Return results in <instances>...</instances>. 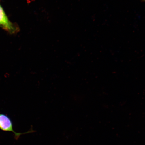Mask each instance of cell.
Wrapping results in <instances>:
<instances>
[{"label":"cell","mask_w":145,"mask_h":145,"mask_svg":"<svg viewBox=\"0 0 145 145\" xmlns=\"http://www.w3.org/2000/svg\"><path fill=\"white\" fill-rule=\"evenodd\" d=\"M13 127V122L10 118L5 114L0 113V129L3 131L12 132L14 134L16 140H18L20 136L23 134L30 133L31 132L17 133L14 131Z\"/></svg>","instance_id":"6da1fadb"},{"label":"cell","mask_w":145,"mask_h":145,"mask_svg":"<svg viewBox=\"0 0 145 145\" xmlns=\"http://www.w3.org/2000/svg\"><path fill=\"white\" fill-rule=\"evenodd\" d=\"M0 27L10 32H15L17 30V28L9 21L4 10L0 5Z\"/></svg>","instance_id":"7a4b0ae2"},{"label":"cell","mask_w":145,"mask_h":145,"mask_svg":"<svg viewBox=\"0 0 145 145\" xmlns=\"http://www.w3.org/2000/svg\"><path fill=\"white\" fill-rule=\"evenodd\" d=\"M144 1L145 2V0H144Z\"/></svg>","instance_id":"3957f363"}]
</instances>
